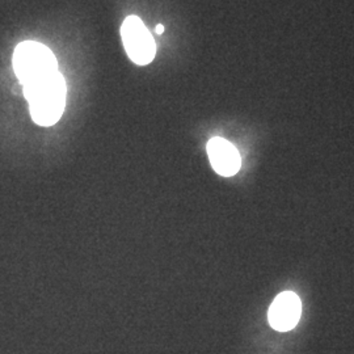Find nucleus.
<instances>
[{"label":"nucleus","mask_w":354,"mask_h":354,"mask_svg":"<svg viewBox=\"0 0 354 354\" xmlns=\"http://www.w3.org/2000/svg\"><path fill=\"white\" fill-rule=\"evenodd\" d=\"M12 64L15 74L23 86L59 71L53 51L37 41H23L19 44L13 51Z\"/></svg>","instance_id":"2"},{"label":"nucleus","mask_w":354,"mask_h":354,"mask_svg":"<svg viewBox=\"0 0 354 354\" xmlns=\"http://www.w3.org/2000/svg\"><path fill=\"white\" fill-rule=\"evenodd\" d=\"M206 150L212 167L218 175L230 177L239 172L241 165V155L232 143L223 138L214 137L209 140Z\"/></svg>","instance_id":"5"},{"label":"nucleus","mask_w":354,"mask_h":354,"mask_svg":"<svg viewBox=\"0 0 354 354\" xmlns=\"http://www.w3.org/2000/svg\"><path fill=\"white\" fill-rule=\"evenodd\" d=\"M33 121L39 127L55 125L64 112L67 84L64 75L57 71L23 86Z\"/></svg>","instance_id":"1"},{"label":"nucleus","mask_w":354,"mask_h":354,"mask_svg":"<svg viewBox=\"0 0 354 354\" xmlns=\"http://www.w3.org/2000/svg\"><path fill=\"white\" fill-rule=\"evenodd\" d=\"M302 314V304L298 295L291 291H283L270 304L268 319L273 328L279 332H288L294 328Z\"/></svg>","instance_id":"4"},{"label":"nucleus","mask_w":354,"mask_h":354,"mask_svg":"<svg viewBox=\"0 0 354 354\" xmlns=\"http://www.w3.org/2000/svg\"><path fill=\"white\" fill-rule=\"evenodd\" d=\"M156 33L158 35H163L165 33V26H162V24H158L156 26Z\"/></svg>","instance_id":"6"},{"label":"nucleus","mask_w":354,"mask_h":354,"mask_svg":"<svg viewBox=\"0 0 354 354\" xmlns=\"http://www.w3.org/2000/svg\"><path fill=\"white\" fill-rule=\"evenodd\" d=\"M121 38L131 62L138 66L151 64L156 55L155 39L138 16H129L124 20Z\"/></svg>","instance_id":"3"}]
</instances>
